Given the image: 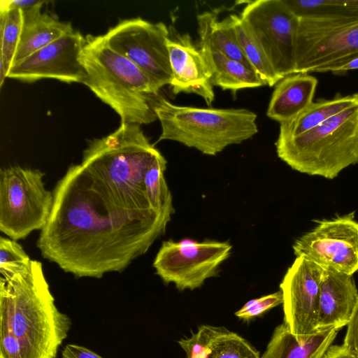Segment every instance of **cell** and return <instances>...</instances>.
I'll return each instance as SVG.
<instances>
[{"instance_id":"cell-19","label":"cell","mask_w":358,"mask_h":358,"mask_svg":"<svg viewBox=\"0 0 358 358\" xmlns=\"http://www.w3.org/2000/svg\"><path fill=\"white\" fill-rule=\"evenodd\" d=\"M338 331H321L299 341L283 322L275 327L260 358H322Z\"/></svg>"},{"instance_id":"cell-7","label":"cell","mask_w":358,"mask_h":358,"mask_svg":"<svg viewBox=\"0 0 358 358\" xmlns=\"http://www.w3.org/2000/svg\"><path fill=\"white\" fill-rule=\"evenodd\" d=\"M39 169L11 166L0 171V230L10 238H25L45 225L53 204Z\"/></svg>"},{"instance_id":"cell-20","label":"cell","mask_w":358,"mask_h":358,"mask_svg":"<svg viewBox=\"0 0 358 358\" xmlns=\"http://www.w3.org/2000/svg\"><path fill=\"white\" fill-rule=\"evenodd\" d=\"M41 8L39 6L22 11V29L12 66L74 31L70 22H60L45 13H41Z\"/></svg>"},{"instance_id":"cell-9","label":"cell","mask_w":358,"mask_h":358,"mask_svg":"<svg viewBox=\"0 0 358 358\" xmlns=\"http://www.w3.org/2000/svg\"><path fill=\"white\" fill-rule=\"evenodd\" d=\"M282 79L295 73L299 17L283 0L248 1L240 13Z\"/></svg>"},{"instance_id":"cell-17","label":"cell","mask_w":358,"mask_h":358,"mask_svg":"<svg viewBox=\"0 0 358 358\" xmlns=\"http://www.w3.org/2000/svg\"><path fill=\"white\" fill-rule=\"evenodd\" d=\"M178 342L186 358H260L249 342L224 327L201 325Z\"/></svg>"},{"instance_id":"cell-11","label":"cell","mask_w":358,"mask_h":358,"mask_svg":"<svg viewBox=\"0 0 358 358\" xmlns=\"http://www.w3.org/2000/svg\"><path fill=\"white\" fill-rule=\"evenodd\" d=\"M231 248L227 241L168 240L162 242L153 267L165 283L172 282L180 291L193 290L201 287L206 279L217 275Z\"/></svg>"},{"instance_id":"cell-12","label":"cell","mask_w":358,"mask_h":358,"mask_svg":"<svg viewBox=\"0 0 358 358\" xmlns=\"http://www.w3.org/2000/svg\"><path fill=\"white\" fill-rule=\"evenodd\" d=\"M352 211L317 224L293 245L296 257L303 256L324 268L353 275L358 272V221Z\"/></svg>"},{"instance_id":"cell-26","label":"cell","mask_w":358,"mask_h":358,"mask_svg":"<svg viewBox=\"0 0 358 358\" xmlns=\"http://www.w3.org/2000/svg\"><path fill=\"white\" fill-rule=\"evenodd\" d=\"M299 17H358V0H283Z\"/></svg>"},{"instance_id":"cell-8","label":"cell","mask_w":358,"mask_h":358,"mask_svg":"<svg viewBox=\"0 0 358 358\" xmlns=\"http://www.w3.org/2000/svg\"><path fill=\"white\" fill-rule=\"evenodd\" d=\"M358 56V17H299L296 73H326Z\"/></svg>"},{"instance_id":"cell-28","label":"cell","mask_w":358,"mask_h":358,"mask_svg":"<svg viewBox=\"0 0 358 358\" xmlns=\"http://www.w3.org/2000/svg\"><path fill=\"white\" fill-rule=\"evenodd\" d=\"M283 302L280 290L262 297L248 301L235 315L243 320H250L260 315L265 311L276 307Z\"/></svg>"},{"instance_id":"cell-16","label":"cell","mask_w":358,"mask_h":358,"mask_svg":"<svg viewBox=\"0 0 358 358\" xmlns=\"http://www.w3.org/2000/svg\"><path fill=\"white\" fill-rule=\"evenodd\" d=\"M357 299L353 275L324 268L320 285L317 331H339L347 326Z\"/></svg>"},{"instance_id":"cell-14","label":"cell","mask_w":358,"mask_h":358,"mask_svg":"<svg viewBox=\"0 0 358 358\" xmlns=\"http://www.w3.org/2000/svg\"><path fill=\"white\" fill-rule=\"evenodd\" d=\"M87 39L78 31L68 33L11 66L7 78L24 82L55 79L83 84L86 73L80 62Z\"/></svg>"},{"instance_id":"cell-5","label":"cell","mask_w":358,"mask_h":358,"mask_svg":"<svg viewBox=\"0 0 358 358\" xmlns=\"http://www.w3.org/2000/svg\"><path fill=\"white\" fill-rule=\"evenodd\" d=\"M151 106L161 124L159 141H176L207 155H216L258 132L257 115L245 108L178 106L159 95Z\"/></svg>"},{"instance_id":"cell-21","label":"cell","mask_w":358,"mask_h":358,"mask_svg":"<svg viewBox=\"0 0 358 358\" xmlns=\"http://www.w3.org/2000/svg\"><path fill=\"white\" fill-rule=\"evenodd\" d=\"M203 53L210 67L213 86L223 90L234 92L245 88L264 85L255 70L236 59L230 58L219 52L199 48Z\"/></svg>"},{"instance_id":"cell-29","label":"cell","mask_w":358,"mask_h":358,"mask_svg":"<svg viewBox=\"0 0 358 358\" xmlns=\"http://www.w3.org/2000/svg\"><path fill=\"white\" fill-rule=\"evenodd\" d=\"M0 358H22L20 345L12 334L0 331Z\"/></svg>"},{"instance_id":"cell-10","label":"cell","mask_w":358,"mask_h":358,"mask_svg":"<svg viewBox=\"0 0 358 358\" xmlns=\"http://www.w3.org/2000/svg\"><path fill=\"white\" fill-rule=\"evenodd\" d=\"M169 33L162 22L136 17L120 21L103 36L110 48L134 63L159 92L171 80L166 46Z\"/></svg>"},{"instance_id":"cell-1","label":"cell","mask_w":358,"mask_h":358,"mask_svg":"<svg viewBox=\"0 0 358 358\" xmlns=\"http://www.w3.org/2000/svg\"><path fill=\"white\" fill-rule=\"evenodd\" d=\"M52 194L37 247L44 258L78 278L122 272L165 233L171 219L124 206L104 193L80 164L69 167Z\"/></svg>"},{"instance_id":"cell-27","label":"cell","mask_w":358,"mask_h":358,"mask_svg":"<svg viewBox=\"0 0 358 358\" xmlns=\"http://www.w3.org/2000/svg\"><path fill=\"white\" fill-rule=\"evenodd\" d=\"M31 259L17 241L0 238L1 278L8 279L26 270Z\"/></svg>"},{"instance_id":"cell-32","label":"cell","mask_w":358,"mask_h":358,"mask_svg":"<svg viewBox=\"0 0 358 358\" xmlns=\"http://www.w3.org/2000/svg\"><path fill=\"white\" fill-rule=\"evenodd\" d=\"M46 1L41 0H11L1 1L0 9L18 8L22 11L36 7H42Z\"/></svg>"},{"instance_id":"cell-23","label":"cell","mask_w":358,"mask_h":358,"mask_svg":"<svg viewBox=\"0 0 358 358\" xmlns=\"http://www.w3.org/2000/svg\"><path fill=\"white\" fill-rule=\"evenodd\" d=\"M197 24L199 48L219 52L252 68L226 19L219 21L215 13L206 11L197 15Z\"/></svg>"},{"instance_id":"cell-15","label":"cell","mask_w":358,"mask_h":358,"mask_svg":"<svg viewBox=\"0 0 358 358\" xmlns=\"http://www.w3.org/2000/svg\"><path fill=\"white\" fill-rule=\"evenodd\" d=\"M171 70L170 86L172 92L193 93L210 106L215 99L212 73L200 49L194 45L189 34L173 33L166 39Z\"/></svg>"},{"instance_id":"cell-4","label":"cell","mask_w":358,"mask_h":358,"mask_svg":"<svg viewBox=\"0 0 358 358\" xmlns=\"http://www.w3.org/2000/svg\"><path fill=\"white\" fill-rule=\"evenodd\" d=\"M80 62L84 85L120 116L121 124H148L157 117L151 102L159 91L134 63L109 47L103 35L86 36Z\"/></svg>"},{"instance_id":"cell-30","label":"cell","mask_w":358,"mask_h":358,"mask_svg":"<svg viewBox=\"0 0 358 358\" xmlns=\"http://www.w3.org/2000/svg\"><path fill=\"white\" fill-rule=\"evenodd\" d=\"M347 326L343 345L358 355V299Z\"/></svg>"},{"instance_id":"cell-2","label":"cell","mask_w":358,"mask_h":358,"mask_svg":"<svg viewBox=\"0 0 358 358\" xmlns=\"http://www.w3.org/2000/svg\"><path fill=\"white\" fill-rule=\"evenodd\" d=\"M71 327L69 317L55 304L41 262L0 278V331L18 341L22 358H57Z\"/></svg>"},{"instance_id":"cell-24","label":"cell","mask_w":358,"mask_h":358,"mask_svg":"<svg viewBox=\"0 0 358 358\" xmlns=\"http://www.w3.org/2000/svg\"><path fill=\"white\" fill-rule=\"evenodd\" d=\"M225 19L232 29L243 54L264 85H275L282 78L275 71L248 25L240 15L236 14H231Z\"/></svg>"},{"instance_id":"cell-3","label":"cell","mask_w":358,"mask_h":358,"mask_svg":"<svg viewBox=\"0 0 358 358\" xmlns=\"http://www.w3.org/2000/svg\"><path fill=\"white\" fill-rule=\"evenodd\" d=\"M161 152L151 144L141 125L121 124L110 134L90 141L80 164L99 187L124 206L157 210L146 192V173Z\"/></svg>"},{"instance_id":"cell-18","label":"cell","mask_w":358,"mask_h":358,"mask_svg":"<svg viewBox=\"0 0 358 358\" xmlns=\"http://www.w3.org/2000/svg\"><path fill=\"white\" fill-rule=\"evenodd\" d=\"M317 83L307 73L285 76L275 85L266 115L280 124L294 120L313 102Z\"/></svg>"},{"instance_id":"cell-31","label":"cell","mask_w":358,"mask_h":358,"mask_svg":"<svg viewBox=\"0 0 358 358\" xmlns=\"http://www.w3.org/2000/svg\"><path fill=\"white\" fill-rule=\"evenodd\" d=\"M62 358H103L92 350L74 344L66 345L62 352Z\"/></svg>"},{"instance_id":"cell-6","label":"cell","mask_w":358,"mask_h":358,"mask_svg":"<svg viewBox=\"0 0 358 358\" xmlns=\"http://www.w3.org/2000/svg\"><path fill=\"white\" fill-rule=\"evenodd\" d=\"M278 157L293 170L334 179L358 164V102L298 136L278 138Z\"/></svg>"},{"instance_id":"cell-33","label":"cell","mask_w":358,"mask_h":358,"mask_svg":"<svg viewBox=\"0 0 358 358\" xmlns=\"http://www.w3.org/2000/svg\"><path fill=\"white\" fill-rule=\"evenodd\" d=\"M322 358H358V355L342 345H331Z\"/></svg>"},{"instance_id":"cell-22","label":"cell","mask_w":358,"mask_h":358,"mask_svg":"<svg viewBox=\"0 0 358 358\" xmlns=\"http://www.w3.org/2000/svg\"><path fill=\"white\" fill-rule=\"evenodd\" d=\"M357 102L358 93L345 96L338 94L331 99L313 101L294 120L280 124L278 138H289L304 134Z\"/></svg>"},{"instance_id":"cell-34","label":"cell","mask_w":358,"mask_h":358,"mask_svg":"<svg viewBox=\"0 0 358 358\" xmlns=\"http://www.w3.org/2000/svg\"><path fill=\"white\" fill-rule=\"evenodd\" d=\"M358 69V56L352 58L343 63L329 68L327 72L334 74H343L349 71Z\"/></svg>"},{"instance_id":"cell-13","label":"cell","mask_w":358,"mask_h":358,"mask_svg":"<svg viewBox=\"0 0 358 358\" xmlns=\"http://www.w3.org/2000/svg\"><path fill=\"white\" fill-rule=\"evenodd\" d=\"M324 268L296 257L280 285L284 322L299 341L317 331L320 285Z\"/></svg>"},{"instance_id":"cell-25","label":"cell","mask_w":358,"mask_h":358,"mask_svg":"<svg viewBox=\"0 0 358 358\" xmlns=\"http://www.w3.org/2000/svg\"><path fill=\"white\" fill-rule=\"evenodd\" d=\"M23 24L22 10L18 8L0 9V86L13 65L18 47Z\"/></svg>"}]
</instances>
